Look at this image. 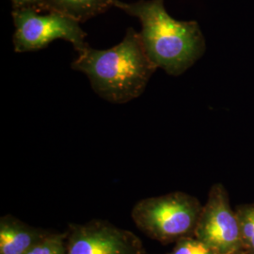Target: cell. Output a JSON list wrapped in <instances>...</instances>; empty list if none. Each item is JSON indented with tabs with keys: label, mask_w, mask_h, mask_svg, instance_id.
<instances>
[{
	"label": "cell",
	"mask_w": 254,
	"mask_h": 254,
	"mask_svg": "<svg viewBox=\"0 0 254 254\" xmlns=\"http://www.w3.org/2000/svg\"><path fill=\"white\" fill-rule=\"evenodd\" d=\"M143 244L132 232L93 220L67 233L66 254H143Z\"/></svg>",
	"instance_id": "8992f818"
},
{
	"label": "cell",
	"mask_w": 254,
	"mask_h": 254,
	"mask_svg": "<svg viewBox=\"0 0 254 254\" xmlns=\"http://www.w3.org/2000/svg\"><path fill=\"white\" fill-rule=\"evenodd\" d=\"M11 16L15 27L12 44L16 53L44 49L59 39L70 43L77 54L89 46L80 23L60 12L43 14L33 8H19L13 9Z\"/></svg>",
	"instance_id": "277c9868"
},
{
	"label": "cell",
	"mask_w": 254,
	"mask_h": 254,
	"mask_svg": "<svg viewBox=\"0 0 254 254\" xmlns=\"http://www.w3.org/2000/svg\"><path fill=\"white\" fill-rule=\"evenodd\" d=\"M48 234L14 217H2L0 218V254H26Z\"/></svg>",
	"instance_id": "52a82bcc"
},
{
	"label": "cell",
	"mask_w": 254,
	"mask_h": 254,
	"mask_svg": "<svg viewBox=\"0 0 254 254\" xmlns=\"http://www.w3.org/2000/svg\"><path fill=\"white\" fill-rule=\"evenodd\" d=\"M114 7L138 19L139 36L149 59L170 75L188 71L203 56L205 39L196 21H178L165 8L164 0H116Z\"/></svg>",
	"instance_id": "7a4b0ae2"
},
{
	"label": "cell",
	"mask_w": 254,
	"mask_h": 254,
	"mask_svg": "<svg viewBox=\"0 0 254 254\" xmlns=\"http://www.w3.org/2000/svg\"><path fill=\"white\" fill-rule=\"evenodd\" d=\"M12 3L13 9L19 8H33V9H41V6L44 0H10Z\"/></svg>",
	"instance_id": "7c38bea8"
},
{
	"label": "cell",
	"mask_w": 254,
	"mask_h": 254,
	"mask_svg": "<svg viewBox=\"0 0 254 254\" xmlns=\"http://www.w3.org/2000/svg\"><path fill=\"white\" fill-rule=\"evenodd\" d=\"M66 234H48L26 254H66Z\"/></svg>",
	"instance_id": "30bf717a"
},
{
	"label": "cell",
	"mask_w": 254,
	"mask_h": 254,
	"mask_svg": "<svg viewBox=\"0 0 254 254\" xmlns=\"http://www.w3.org/2000/svg\"><path fill=\"white\" fill-rule=\"evenodd\" d=\"M236 211L240 224L243 252L254 254V203L240 205Z\"/></svg>",
	"instance_id": "9c48e42d"
},
{
	"label": "cell",
	"mask_w": 254,
	"mask_h": 254,
	"mask_svg": "<svg viewBox=\"0 0 254 254\" xmlns=\"http://www.w3.org/2000/svg\"><path fill=\"white\" fill-rule=\"evenodd\" d=\"M167 254H217L208 246L199 239L187 237L176 242V245L171 253Z\"/></svg>",
	"instance_id": "8fae6325"
},
{
	"label": "cell",
	"mask_w": 254,
	"mask_h": 254,
	"mask_svg": "<svg viewBox=\"0 0 254 254\" xmlns=\"http://www.w3.org/2000/svg\"><path fill=\"white\" fill-rule=\"evenodd\" d=\"M194 237L217 254L243 252L239 219L221 184H215L210 189L207 200L200 210Z\"/></svg>",
	"instance_id": "5b68a950"
},
{
	"label": "cell",
	"mask_w": 254,
	"mask_h": 254,
	"mask_svg": "<svg viewBox=\"0 0 254 254\" xmlns=\"http://www.w3.org/2000/svg\"><path fill=\"white\" fill-rule=\"evenodd\" d=\"M116 0H44L41 11H56L84 23L114 7Z\"/></svg>",
	"instance_id": "ba28073f"
},
{
	"label": "cell",
	"mask_w": 254,
	"mask_h": 254,
	"mask_svg": "<svg viewBox=\"0 0 254 254\" xmlns=\"http://www.w3.org/2000/svg\"><path fill=\"white\" fill-rule=\"evenodd\" d=\"M85 73L93 91L112 104H126L138 98L157 70L149 59L139 32L128 27L125 38L109 49L89 46L71 64Z\"/></svg>",
	"instance_id": "6da1fadb"
},
{
	"label": "cell",
	"mask_w": 254,
	"mask_h": 254,
	"mask_svg": "<svg viewBox=\"0 0 254 254\" xmlns=\"http://www.w3.org/2000/svg\"><path fill=\"white\" fill-rule=\"evenodd\" d=\"M247 254V253H245V252H241V253H240V254Z\"/></svg>",
	"instance_id": "4fadbf2b"
},
{
	"label": "cell",
	"mask_w": 254,
	"mask_h": 254,
	"mask_svg": "<svg viewBox=\"0 0 254 254\" xmlns=\"http://www.w3.org/2000/svg\"><path fill=\"white\" fill-rule=\"evenodd\" d=\"M202 205L184 192H172L138 200L131 211L137 229L164 244L194 236Z\"/></svg>",
	"instance_id": "3957f363"
}]
</instances>
